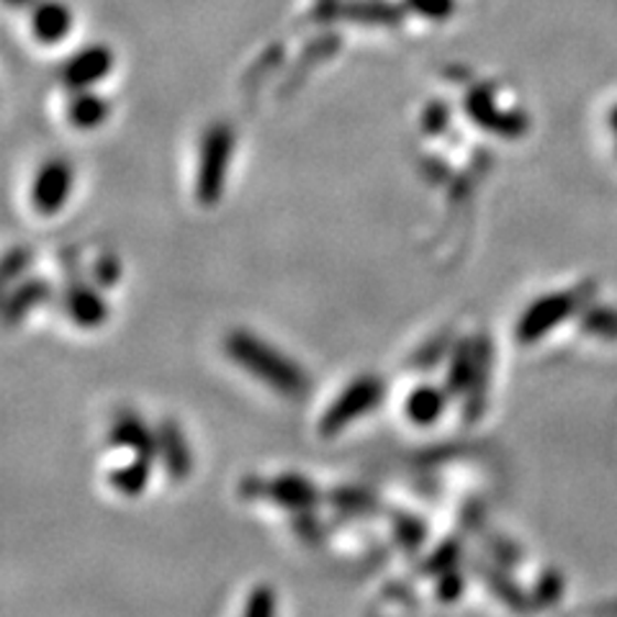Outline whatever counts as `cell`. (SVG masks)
I'll return each mask as SVG.
<instances>
[{"mask_svg": "<svg viewBox=\"0 0 617 617\" xmlns=\"http://www.w3.org/2000/svg\"><path fill=\"white\" fill-rule=\"evenodd\" d=\"M106 119V100H100L93 96V93H83L80 98L75 100L73 108H69V121L77 129H96L100 127V121Z\"/></svg>", "mask_w": 617, "mask_h": 617, "instance_id": "9c48e42d", "label": "cell"}, {"mask_svg": "<svg viewBox=\"0 0 617 617\" xmlns=\"http://www.w3.org/2000/svg\"><path fill=\"white\" fill-rule=\"evenodd\" d=\"M445 412V393L435 386H416L404 399V416L416 427L435 424Z\"/></svg>", "mask_w": 617, "mask_h": 617, "instance_id": "5b68a950", "label": "cell"}, {"mask_svg": "<svg viewBox=\"0 0 617 617\" xmlns=\"http://www.w3.org/2000/svg\"><path fill=\"white\" fill-rule=\"evenodd\" d=\"M224 353H227L245 374H250L255 381L270 386V389L281 393V397L296 399L306 391L308 378L304 368L293 358H289V355L278 350L275 345L252 335V332H229L227 339H224Z\"/></svg>", "mask_w": 617, "mask_h": 617, "instance_id": "6da1fadb", "label": "cell"}, {"mask_svg": "<svg viewBox=\"0 0 617 617\" xmlns=\"http://www.w3.org/2000/svg\"><path fill=\"white\" fill-rule=\"evenodd\" d=\"M312 494H314L312 484L304 481V478H299V476H283L273 484V497H278L283 505H289V507L308 505V501H312Z\"/></svg>", "mask_w": 617, "mask_h": 617, "instance_id": "30bf717a", "label": "cell"}, {"mask_svg": "<svg viewBox=\"0 0 617 617\" xmlns=\"http://www.w3.org/2000/svg\"><path fill=\"white\" fill-rule=\"evenodd\" d=\"M576 293H548V296L532 301L524 308V314L517 322V339L520 343H535L543 335L551 332V327L561 324L566 316L574 312Z\"/></svg>", "mask_w": 617, "mask_h": 617, "instance_id": "277c9868", "label": "cell"}, {"mask_svg": "<svg viewBox=\"0 0 617 617\" xmlns=\"http://www.w3.org/2000/svg\"><path fill=\"white\" fill-rule=\"evenodd\" d=\"M181 447H188V445H185V440L181 435H177V430L170 427V424H167V430L162 427L160 437H158V451H170L167 455H162V458H165L170 474H173L175 478H183L185 470H188V466H191L188 453H175V451H181Z\"/></svg>", "mask_w": 617, "mask_h": 617, "instance_id": "ba28073f", "label": "cell"}, {"mask_svg": "<svg viewBox=\"0 0 617 617\" xmlns=\"http://www.w3.org/2000/svg\"><path fill=\"white\" fill-rule=\"evenodd\" d=\"M383 399V383L376 376H358L353 383H347L343 393L332 401L320 422V432L324 437L337 435L347 424L358 422L360 416L374 412Z\"/></svg>", "mask_w": 617, "mask_h": 617, "instance_id": "7a4b0ae2", "label": "cell"}, {"mask_svg": "<svg viewBox=\"0 0 617 617\" xmlns=\"http://www.w3.org/2000/svg\"><path fill=\"white\" fill-rule=\"evenodd\" d=\"M584 327L594 332V335H617V314L609 312H594L589 320L584 322Z\"/></svg>", "mask_w": 617, "mask_h": 617, "instance_id": "7c38bea8", "label": "cell"}, {"mask_svg": "<svg viewBox=\"0 0 617 617\" xmlns=\"http://www.w3.org/2000/svg\"><path fill=\"white\" fill-rule=\"evenodd\" d=\"M67 314L77 327H98L106 322V301L90 289H75L67 296Z\"/></svg>", "mask_w": 617, "mask_h": 617, "instance_id": "52a82bcc", "label": "cell"}, {"mask_svg": "<svg viewBox=\"0 0 617 617\" xmlns=\"http://www.w3.org/2000/svg\"><path fill=\"white\" fill-rule=\"evenodd\" d=\"M73 167L65 160H50L39 167L31 183V206L36 214L54 216L62 212L67 204L69 193H73Z\"/></svg>", "mask_w": 617, "mask_h": 617, "instance_id": "3957f363", "label": "cell"}, {"mask_svg": "<svg viewBox=\"0 0 617 617\" xmlns=\"http://www.w3.org/2000/svg\"><path fill=\"white\" fill-rule=\"evenodd\" d=\"M242 617H275V594L270 586H258L245 602Z\"/></svg>", "mask_w": 617, "mask_h": 617, "instance_id": "8fae6325", "label": "cell"}, {"mask_svg": "<svg viewBox=\"0 0 617 617\" xmlns=\"http://www.w3.org/2000/svg\"><path fill=\"white\" fill-rule=\"evenodd\" d=\"M31 29H34V36L39 42L57 44L73 29V15H69L67 6L39 3L34 8V15H31Z\"/></svg>", "mask_w": 617, "mask_h": 617, "instance_id": "8992f818", "label": "cell"}]
</instances>
